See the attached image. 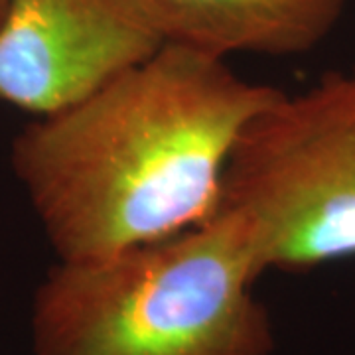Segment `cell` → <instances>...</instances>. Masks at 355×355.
Here are the masks:
<instances>
[{
  "instance_id": "3",
  "label": "cell",
  "mask_w": 355,
  "mask_h": 355,
  "mask_svg": "<svg viewBox=\"0 0 355 355\" xmlns=\"http://www.w3.org/2000/svg\"><path fill=\"white\" fill-rule=\"evenodd\" d=\"M214 214L241 223L261 270L355 257V71L284 93L243 127Z\"/></svg>"
},
{
  "instance_id": "1",
  "label": "cell",
  "mask_w": 355,
  "mask_h": 355,
  "mask_svg": "<svg viewBox=\"0 0 355 355\" xmlns=\"http://www.w3.org/2000/svg\"><path fill=\"white\" fill-rule=\"evenodd\" d=\"M280 89L164 44L83 101L34 116L10 164L58 261L156 241L214 214L243 127Z\"/></svg>"
},
{
  "instance_id": "6",
  "label": "cell",
  "mask_w": 355,
  "mask_h": 355,
  "mask_svg": "<svg viewBox=\"0 0 355 355\" xmlns=\"http://www.w3.org/2000/svg\"><path fill=\"white\" fill-rule=\"evenodd\" d=\"M6 6H8V0H0V18H2V14L6 10Z\"/></svg>"
},
{
  "instance_id": "5",
  "label": "cell",
  "mask_w": 355,
  "mask_h": 355,
  "mask_svg": "<svg viewBox=\"0 0 355 355\" xmlns=\"http://www.w3.org/2000/svg\"><path fill=\"white\" fill-rule=\"evenodd\" d=\"M164 44L229 53L302 55L342 20L349 0H123Z\"/></svg>"
},
{
  "instance_id": "4",
  "label": "cell",
  "mask_w": 355,
  "mask_h": 355,
  "mask_svg": "<svg viewBox=\"0 0 355 355\" xmlns=\"http://www.w3.org/2000/svg\"><path fill=\"white\" fill-rule=\"evenodd\" d=\"M164 42L123 0H8L0 18V103L64 111Z\"/></svg>"
},
{
  "instance_id": "2",
  "label": "cell",
  "mask_w": 355,
  "mask_h": 355,
  "mask_svg": "<svg viewBox=\"0 0 355 355\" xmlns=\"http://www.w3.org/2000/svg\"><path fill=\"white\" fill-rule=\"evenodd\" d=\"M261 275L225 214L103 259L58 261L32 298V354L272 355V320L253 294Z\"/></svg>"
}]
</instances>
